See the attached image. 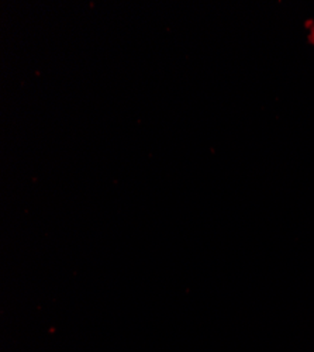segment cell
Segmentation results:
<instances>
[{
	"mask_svg": "<svg viewBox=\"0 0 314 352\" xmlns=\"http://www.w3.org/2000/svg\"><path fill=\"white\" fill-rule=\"evenodd\" d=\"M306 27L309 28V43L310 44H313V47H314V21L313 20H309L307 23H306Z\"/></svg>",
	"mask_w": 314,
	"mask_h": 352,
	"instance_id": "cell-1",
	"label": "cell"
}]
</instances>
